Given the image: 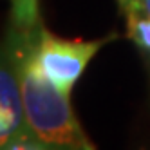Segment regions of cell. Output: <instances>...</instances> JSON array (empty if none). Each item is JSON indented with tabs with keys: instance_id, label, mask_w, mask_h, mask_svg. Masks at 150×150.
Wrapping results in <instances>:
<instances>
[{
	"instance_id": "obj_1",
	"label": "cell",
	"mask_w": 150,
	"mask_h": 150,
	"mask_svg": "<svg viewBox=\"0 0 150 150\" xmlns=\"http://www.w3.org/2000/svg\"><path fill=\"white\" fill-rule=\"evenodd\" d=\"M42 27L35 31L11 27L6 38L18 58V78L27 128L38 141L52 150H98L81 128L71 107L69 94L51 83L33 62L31 51Z\"/></svg>"
},
{
	"instance_id": "obj_2",
	"label": "cell",
	"mask_w": 150,
	"mask_h": 150,
	"mask_svg": "<svg viewBox=\"0 0 150 150\" xmlns=\"http://www.w3.org/2000/svg\"><path fill=\"white\" fill-rule=\"evenodd\" d=\"M117 38L116 33L98 40H69L49 33L42 27L33 44V62L42 74L56 87L71 96L72 87L81 78L91 60L100 49Z\"/></svg>"
},
{
	"instance_id": "obj_3",
	"label": "cell",
	"mask_w": 150,
	"mask_h": 150,
	"mask_svg": "<svg viewBox=\"0 0 150 150\" xmlns=\"http://www.w3.org/2000/svg\"><path fill=\"white\" fill-rule=\"evenodd\" d=\"M33 136L25 123V110L18 78V58L13 45L6 40L0 65V145Z\"/></svg>"
},
{
	"instance_id": "obj_4",
	"label": "cell",
	"mask_w": 150,
	"mask_h": 150,
	"mask_svg": "<svg viewBox=\"0 0 150 150\" xmlns=\"http://www.w3.org/2000/svg\"><path fill=\"white\" fill-rule=\"evenodd\" d=\"M127 38L134 42L137 49L150 54V15L145 11L127 13Z\"/></svg>"
},
{
	"instance_id": "obj_5",
	"label": "cell",
	"mask_w": 150,
	"mask_h": 150,
	"mask_svg": "<svg viewBox=\"0 0 150 150\" xmlns=\"http://www.w3.org/2000/svg\"><path fill=\"white\" fill-rule=\"evenodd\" d=\"M2 150H52V148L38 141L35 136H25V137H20L7 143L6 146H2Z\"/></svg>"
},
{
	"instance_id": "obj_6",
	"label": "cell",
	"mask_w": 150,
	"mask_h": 150,
	"mask_svg": "<svg viewBox=\"0 0 150 150\" xmlns=\"http://www.w3.org/2000/svg\"><path fill=\"white\" fill-rule=\"evenodd\" d=\"M116 2H117V6H120V9H121L123 15L134 13V11H143L139 0H116Z\"/></svg>"
},
{
	"instance_id": "obj_7",
	"label": "cell",
	"mask_w": 150,
	"mask_h": 150,
	"mask_svg": "<svg viewBox=\"0 0 150 150\" xmlns=\"http://www.w3.org/2000/svg\"><path fill=\"white\" fill-rule=\"evenodd\" d=\"M139 4H141V9L146 13V15H150V0H139Z\"/></svg>"
}]
</instances>
